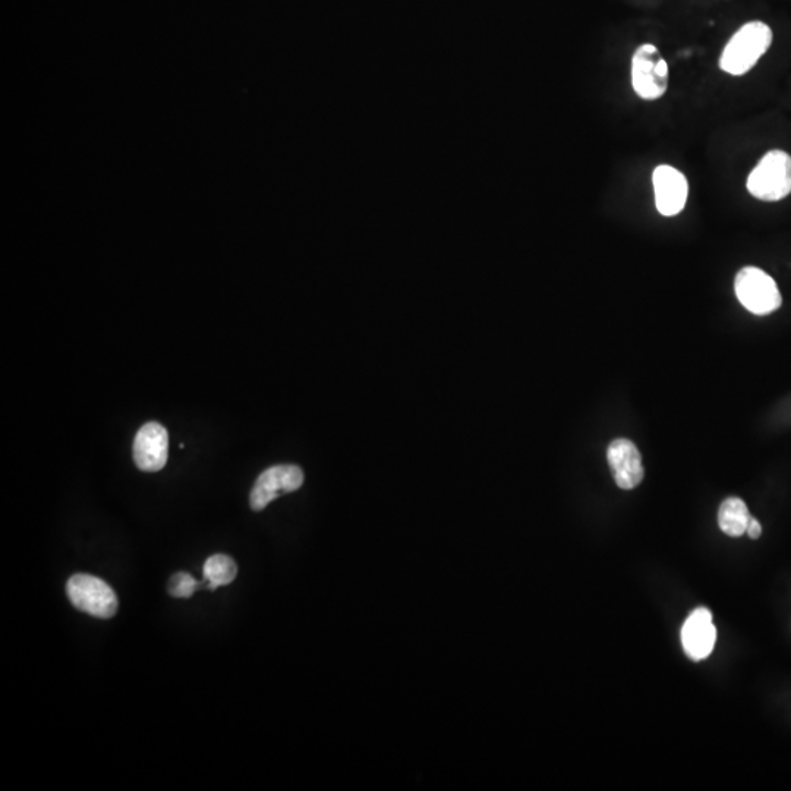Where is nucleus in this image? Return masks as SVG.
I'll use <instances>...</instances> for the list:
<instances>
[{"mask_svg":"<svg viewBox=\"0 0 791 791\" xmlns=\"http://www.w3.org/2000/svg\"><path fill=\"white\" fill-rule=\"evenodd\" d=\"M772 37V30L765 22L752 21L743 25L721 53V71L733 77L748 74L770 49Z\"/></svg>","mask_w":791,"mask_h":791,"instance_id":"1","label":"nucleus"},{"mask_svg":"<svg viewBox=\"0 0 791 791\" xmlns=\"http://www.w3.org/2000/svg\"><path fill=\"white\" fill-rule=\"evenodd\" d=\"M746 187L761 201H780L791 194V156L783 150L768 151L750 172Z\"/></svg>","mask_w":791,"mask_h":791,"instance_id":"2","label":"nucleus"},{"mask_svg":"<svg viewBox=\"0 0 791 791\" xmlns=\"http://www.w3.org/2000/svg\"><path fill=\"white\" fill-rule=\"evenodd\" d=\"M734 291L740 304L756 315H767L781 307L777 283L758 267H745L737 273Z\"/></svg>","mask_w":791,"mask_h":791,"instance_id":"3","label":"nucleus"},{"mask_svg":"<svg viewBox=\"0 0 791 791\" xmlns=\"http://www.w3.org/2000/svg\"><path fill=\"white\" fill-rule=\"evenodd\" d=\"M632 85L641 99L658 100L667 93L668 63L654 44H642L632 58Z\"/></svg>","mask_w":791,"mask_h":791,"instance_id":"4","label":"nucleus"},{"mask_svg":"<svg viewBox=\"0 0 791 791\" xmlns=\"http://www.w3.org/2000/svg\"><path fill=\"white\" fill-rule=\"evenodd\" d=\"M69 600L77 610L99 619H112L118 611L115 591L96 576L78 573L68 581Z\"/></svg>","mask_w":791,"mask_h":791,"instance_id":"5","label":"nucleus"},{"mask_svg":"<svg viewBox=\"0 0 791 791\" xmlns=\"http://www.w3.org/2000/svg\"><path fill=\"white\" fill-rule=\"evenodd\" d=\"M304 484V471L296 465H277L264 471L255 482L251 491L250 504L255 512L266 509L267 506L282 496L293 493Z\"/></svg>","mask_w":791,"mask_h":791,"instance_id":"6","label":"nucleus"},{"mask_svg":"<svg viewBox=\"0 0 791 791\" xmlns=\"http://www.w3.org/2000/svg\"><path fill=\"white\" fill-rule=\"evenodd\" d=\"M655 206L666 217L677 216L686 207L689 184L686 176L676 167L661 165L652 173Z\"/></svg>","mask_w":791,"mask_h":791,"instance_id":"7","label":"nucleus"},{"mask_svg":"<svg viewBox=\"0 0 791 791\" xmlns=\"http://www.w3.org/2000/svg\"><path fill=\"white\" fill-rule=\"evenodd\" d=\"M683 651L692 661L707 660L717 642V627L708 608L699 607L690 613L680 633Z\"/></svg>","mask_w":791,"mask_h":791,"instance_id":"8","label":"nucleus"},{"mask_svg":"<svg viewBox=\"0 0 791 791\" xmlns=\"http://www.w3.org/2000/svg\"><path fill=\"white\" fill-rule=\"evenodd\" d=\"M134 460L144 472H159L165 468L169 456V436L159 422H147L134 440Z\"/></svg>","mask_w":791,"mask_h":791,"instance_id":"9","label":"nucleus"},{"mask_svg":"<svg viewBox=\"0 0 791 791\" xmlns=\"http://www.w3.org/2000/svg\"><path fill=\"white\" fill-rule=\"evenodd\" d=\"M607 460L614 481L622 490H633L645 477L641 453L635 443L626 438H617L608 446Z\"/></svg>","mask_w":791,"mask_h":791,"instance_id":"10","label":"nucleus"},{"mask_svg":"<svg viewBox=\"0 0 791 791\" xmlns=\"http://www.w3.org/2000/svg\"><path fill=\"white\" fill-rule=\"evenodd\" d=\"M750 516L748 506L739 497H730L724 500L718 510V525L721 531L729 537L737 538L746 534Z\"/></svg>","mask_w":791,"mask_h":791,"instance_id":"11","label":"nucleus"},{"mask_svg":"<svg viewBox=\"0 0 791 791\" xmlns=\"http://www.w3.org/2000/svg\"><path fill=\"white\" fill-rule=\"evenodd\" d=\"M238 575V566L232 557L225 554H214L204 563V578L209 583L210 589L229 585Z\"/></svg>","mask_w":791,"mask_h":791,"instance_id":"12","label":"nucleus"},{"mask_svg":"<svg viewBox=\"0 0 791 791\" xmlns=\"http://www.w3.org/2000/svg\"><path fill=\"white\" fill-rule=\"evenodd\" d=\"M200 588L201 583L195 581L189 573L179 572L170 579L167 591L175 598H191Z\"/></svg>","mask_w":791,"mask_h":791,"instance_id":"13","label":"nucleus"},{"mask_svg":"<svg viewBox=\"0 0 791 791\" xmlns=\"http://www.w3.org/2000/svg\"><path fill=\"white\" fill-rule=\"evenodd\" d=\"M746 534H748L749 538H752V540H758V538L762 535L761 523L756 521L755 518H750L748 529H746Z\"/></svg>","mask_w":791,"mask_h":791,"instance_id":"14","label":"nucleus"}]
</instances>
